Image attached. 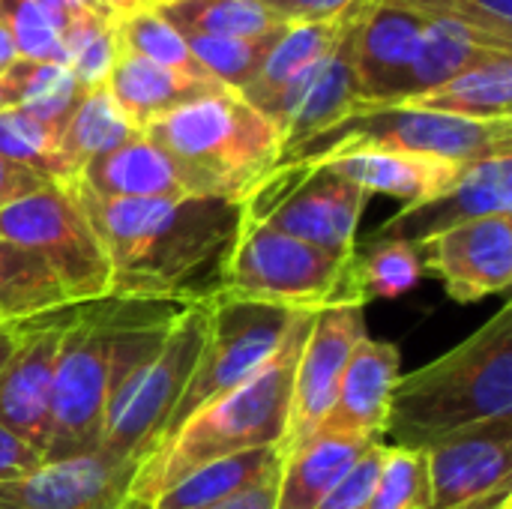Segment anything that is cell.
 <instances>
[{
	"label": "cell",
	"mask_w": 512,
	"mask_h": 509,
	"mask_svg": "<svg viewBox=\"0 0 512 509\" xmlns=\"http://www.w3.org/2000/svg\"><path fill=\"white\" fill-rule=\"evenodd\" d=\"M108 261V297L201 303L219 294L243 204L225 198H99L66 183Z\"/></svg>",
	"instance_id": "1"
},
{
	"label": "cell",
	"mask_w": 512,
	"mask_h": 509,
	"mask_svg": "<svg viewBox=\"0 0 512 509\" xmlns=\"http://www.w3.org/2000/svg\"><path fill=\"white\" fill-rule=\"evenodd\" d=\"M183 306L99 297L75 303L60 339L42 462L93 456L111 399L159 351Z\"/></svg>",
	"instance_id": "2"
},
{
	"label": "cell",
	"mask_w": 512,
	"mask_h": 509,
	"mask_svg": "<svg viewBox=\"0 0 512 509\" xmlns=\"http://www.w3.org/2000/svg\"><path fill=\"white\" fill-rule=\"evenodd\" d=\"M318 312H300L270 363L246 384L192 414L135 471L129 501L153 504L192 471L261 447H282L288 429L294 369Z\"/></svg>",
	"instance_id": "3"
},
{
	"label": "cell",
	"mask_w": 512,
	"mask_h": 509,
	"mask_svg": "<svg viewBox=\"0 0 512 509\" xmlns=\"http://www.w3.org/2000/svg\"><path fill=\"white\" fill-rule=\"evenodd\" d=\"M512 417V303L429 366L399 378L384 435L390 447L435 441Z\"/></svg>",
	"instance_id": "4"
},
{
	"label": "cell",
	"mask_w": 512,
	"mask_h": 509,
	"mask_svg": "<svg viewBox=\"0 0 512 509\" xmlns=\"http://www.w3.org/2000/svg\"><path fill=\"white\" fill-rule=\"evenodd\" d=\"M144 135L177 162L198 198L243 204L282 159L279 129L234 90L189 102Z\"/></svg>",
	"instance_id": "5"
},
{
	"label": "cell",
	"mask_w": 512,
	"mask_h": 509,
	"mask_svg": "<svg viewBox=\"0 0 512 509\" xmlns=\"http://www.w3.org/2000/svg\"><path fill=\"white\" fill-rule=\"evenodd\" d=\"M363 150L420 153L459 165H471L492 156H512V117L465 120L405 105H360L348 117L282 153L279 165H324Z\"/></svg>",
	"instance_id": "6"
},
{
	"label": "cell",
	"mask_w": 512,
	"mask_h": 509,
	"mask_svg": "<svg viewBox=\"0 0 512 509\" xmlns=\"http://www.w3.org/2000/svg\"><path fill=\"white\" fill-rule=\"evenodd\" d=\"M210 324V306L186 303L171 321L159 351L111 399L99 456L111 465H141L168 429V420L195 369Z\"/></svg>",
	"instance_id": "7"
},
{
	"label": "cell",
	"mask_w": 512,
	"mask_h": 509,
	"mask_svg": "<svg viewBox=\"0 0 512 509\" xmlns=\"http://www.w3.org/2000/svg\"><path fill=\"white\" fill-rule=\"evenodd\" d=\"M345 270L348 261L240 219L237 240L222 267L219 294L288 312H321L351 303Z\"/></svg>",
	"instance_id": "8"
},
{
	"label": "cell",
	"mask_w": 512,
	"mask_h": 509,
	"mask_svg": "<svg viewBox=\"0 0 512 509\" xmlns=\"http://www.w3.org/2000/svg\"><path fill=\"white\" fill-rule=\"evenodd\" d=\"M366 192L333 165H276L246 198L243 219L309 243L339 261L357 252Z\"/></svg>",
	"instance_id": "9"
},
{
	"label": "cell",
	"mask_w": 512,
	"mask_h": 509,
	"mask_svg": "<svg viewBox=\"0 0 512 509\" xmlns=\"http://www.w3.org/2000/svg\"><path fill=\"white\" fill-rule=\"evenodd\" d=\"M207 306H210L207 336L195 360V369L183 387V396L168 420L162 444L192 414H198L219 396L231 393L234 387L246 384L255 372H261L270 363V357L279 351L294 318L300 315V312H288L279 306L231 300L222 294H213Z\"/></svg>",
	"instance_id": "10"
},
{
	"label": "cell",
	"mask_w": 512,
	"mask_h": 509,
	"mask_svg": "<svg viewBox=\"0 0 512 509\" xmlns=\"http://www.w3.org/2000/svg\"><path fill=\"white\" fill-rule=\"evenodd\" d=\"M0 240L36 255L72 303L108 297L105 249L66 183L0 207Z\"/></svg>",
	"instance_id": "11"
},
{
	"label": "cell",
	"mask_w": 512,
	"mask_h": 509,
	"mask_svg": "<svg viewBox=\"0 0 512 509\" xmlns=\"http://www.w3.org/2000/svg\"><path fill=\"white\" fill-rule=\"evenodd\" d=\"M426 468V509H495L512 489V417L435 441L426 447Z\"/></svg>",
	"instance_id": "12"
},
{
	"label": "cell",
	"mask_w": 512,
	"mask_h": 509,
	"mask_svg": "<svg viewBox=\"0 0 512 509\" xmlns=\"http://www.w3.org/2000/svg\"><path fill=\"white\" fill-rule=\"evenodd\" d=\"M366 306L342 303L327 306L315 315L309 336L303 342L297 369H294V387H291V408H288V429L285 441L279 447L282 459L306 447L321 420L327 417L342 372L357 348V342L366 336Z\"/></svg>",
	"instance_id": "13"
},
{
	"label": "cell",
	"mask_w": 512,
	"mask_h": 509,
	"mask_svg": "<svg viewBox=\"0 0 512 509\" xmlns=\"http://www.w3.org/2000/svg\"><path fill=\"white\" fill-rule=\"evenodd\" d=\"M72 312L75 303L24 315L18 345L0 369V426L39 453L48 444L60 339Z\"/></svg>",
	"instance_id": "14"
},
{
	"label": "cell",
	"mask_w": 512,
	"mask_h": 509,
	"mask_svg": "<svg viewBox=\"0 0 512 509\" xmlns=\"http://www.w3.org/2000/svg\"><path fill=\"white\" fill-rule=\"evenodd\" d=\"M363 3L348 18L333 48L258 108L279 129L282 153L348 117L360 105V81L354 69V21Z\"/></svg>",
	"instance_id": "15"
},
{
	"label": "cell",
	"mask_w": 512,
	"mask_h": 509,
	"mask_svg": "<svg viewBox=\"0 0 512 509\" xmlns=\"http://www.w3.org/2000/svg\"><path fill=\"white\" fill-rule=\"evenodd\" d=\"M423 270L456 303H480L512 285V216H486L441 231L420 246Z\"/></svg>",
	"instance_id": "16"
},
{
	"label": "cell",
	"mask_w": 512,
	"mask_h": 509,
	"mask_svg": "<svg viewBox=\"0 0 512 509\" xmlns=\"http://www.w3.org/2000/svg\"><path fill=\"white\" fill-rule=\"evenodd\" d=\"M486 216H512V156H492L471 162L456 186L417 207H402L369 240H423Z\"/></svg>",
	"instance_id": "17"
},
{
	"label": "cell",
	"mask_w": 512,
	"mask_h": 509,
	"mask_svg": "<svg viewBox=\"0 0 512 509\" xmlns=\"http://www.w3.org/2000/svg\"><path fill=\"white\" fill-rule=\"evenodd\" d=\"M135 465H111L99 453L42 462L36 471L0 483V509H123Z\"/></svg>",
	"instance_id": "18"
},
{
	"label": "cell",
	"mask_w": 512,
	"mask_h": 509,
	"mask_svg": "<svg viewBox=\"0 0 512 509\" xmlns=\"http://www.w3.org/2000/svg\"><path fill=\"white\" fill-rule=\"evenodd\" d=\"M426 18L396 0H366L354 21V69L360 105L390 99L399 78L417 57ZM357 105V108H360Z\"/></svg>",
	"instance_id": "19"
},
{
	"label": "cell",
	"mask_w": 512,
	"mask_h": 509,
	"mask_svg": "<svg viewBox=\"0 0 512 509\" xmlns=\"http://www.w3.org/2000/svg\"><path fill=\"white\" fill-rule=\"evenodd\" d=\"M402 354L390 342L363 336L342 372L336 399L321 420L318 435H354L381 441L393 390L399 384Z\"/></svg>",
	"instance_id": "20"
},
{
	"label": "cell",
	"mask_w": 512,
	"mask_h": 509,
	"mask_svg": "<svg viewBox=\"0 0 512 509\" xmlns=\"http://www.w3.org/2000/svg\"><path fill=\"white\" fill-rule=\"evenodd\" d=\"M75 180L99 198H198L177 162L144 132L90 159Z\"/></svg>",
	"instance_id": "21"
},
{
	"label": "cell",
	"mask_w": 512,
	"mask_h": 509,
	"mask_svg": "<svg viewBox=\"0 0 512 509\" xmlns=\"http://www.w3.org/2000/svg\"><path fill=\"white\" fill-rule=\"evenodd\" d=\"M324 165H333L345 180L357 183L366 195H390L399 198L405 207H417L423 201L444 195L450 186L459 183V177L468 168L438 156L390 153V150L348 153Z\"/></svg>",
	"instance_id": "22"
},
{
	"label": "cell",
	"mask_w": 512,
	"mask_h": 509,
	"mask_svg": "<svg viewBox=\"0 0 512 509\" xmlns=\"http://www.w3.org/2000/svg\"><path fill=\"white\" fill-rule=\"evenodd\" d=\"M108 90L120 105V111L129 117V123L138 132H144L150 123L162 120L165 114L189 102H198L204 96L225 93L228 87H222L219 81L189 78L183 72L165 69L159 63H150L138 54L117 48V60L108 75Z\"/></svg>",
	"instance_id": "23"
},
{
	"label": "cell",
	"mask_w": 512,
	"mask_h": 509,
	"mask_svg": "<svg viewBox=\"0 0 512 509\" xmlns=\"http://www.w3.org/2000/svg\"><path fill=\"white\" fill-rule=\"evenodd\" d=\"M498 54H512L510 48H501L498 42L471 33L465 27L456 24H444V21H429L417 48L414 63L408 66V72L399 78V84L393 87L390 99L381 105H396L414 96H423L441 84H447L450 78L498 57Z\"/></svg>",
	"instance_id": "24"
},
{
	"label": "cell",
	"mask_w": 512,
	"mask_h": 509,
	"mask_svg": "<svg viewBox=\"0 0 512 509\" xmlns=\"http://www.w3.org/2000/svg\"><path fill=\"white\" fill-rule=\"evenodd\" d=\"M378 444L375 438L318 435L288 459H282L276 480V509H315L330 489Z\"/></svg>",
	"instance_id": "25"
},
{
	"label": "cell",
	"mask_w": 512,
	"mask_h": 509,
	"mask_svg": "<svg viewBox=\"0 0 512 509\" xmlns=\"http://www.w3.org/2000/svg\"><path fill=\"white\" fill-rule=\"evenodd\" d=\"M396 105L453 114L465 120H507L512 105V54H498L450 78L447 84Z\"/></svg>",
	"instance_id": "26"
},
{
	"label": "cell",
	"mask_w": 512,
	"mask_h": 509,
	"mask_svg": "<svg viewBox=\"0 0 512 509\" xmlns=\"http://www.w3.org/2000/svg\"><path fill=\"white\" fill-rule=\"evenodd\" d=\"M282 468V453L279 447H261V450H249L231 459H219L210 462L198 471H192L189 477H183L177 486H171L168 492H162L153 504H144L150 509H201L222 504L252 486H258L261 480L279 474Z\"/></svg>",
	"instance_id": "27"
},
{
	"label": "cell",
	"mask_w": 512,
	"mask_h": 509,
	"mask_svg": "<svg viewBox=\"0 0 512 509\" xmlns=\"http://www.w3.org/2000/svg\"><path fill=\"white\" fill-rule=\"evenodd\" d=\"M363 3V0H360ZM354 3L348 12H342L333 21H309V24H288L285 33L276 39V45L270 48L258 78L240 93L252 108H261L264 102H270L279 90H285L300 72H306L318 57H324L333 42L339 39V33L345 30L348 18L354 15V9L360 6Z\"/></svg>",
	"instance_id": "28"
},
{
	"label": "cell",
	"mask_w": 512,
	"mask_h": 509,
	"mask_svg": "<svg viewBox=\"0 0 512 509\" xmlns=\"http://www.w3.org/2000/svg\"><path fill=\"white\" fill-rule=\"evenodd\" d=\"M0 87L6 93L9 108H21L24 114L48 126L57 138L84 96L69 66L36 63V60H21V57L0 75Z\"/></svg>",
	"instance_id": "29"
},
{
	"label": "cell",
	"mask_w": 512,
	"mask_h": 509,
	"mask_svg": "<svg viewBox=\"0 0 512 509\" xmlns=\"http://www.w3.org/2000/svg\"><path fill=\"white\" fill-rule=\"evenodd\" d=\"M423 258L420 249L405 240H369L366 252H354L348 258V300L366 306L372 300H396L414 291L423 282Z\"/></svg>",
	"instance_id": "30"
},
{
	"label": "cell",
	"mask_w": 512,
	"mask_h": 509,
	"mask_svg": "<svg viewBox=\"0 0 512 509\" xmlns=\"http://www.w3.org/2000/svg\"><path fill=\"white\" fill-rule=\"evenodd\" d=\"M135 135H141V132L129 123V117L120 111V105L114 102V96L105 84V87H96L81 96L72 117L60 129L57 147H60V156L69 162V168L78 177L90 159L111 153L114 147L132 141Z\"/></svg>",
	"instance_id": "31"
},
{
	"label": "cell",
	"mask_w": 512,
	"mask_h": 509,
	"mask_svg": "<svg viewBox=\"0 0 512 509\" xmlns=\"http://www.w3.org/2000/svg\"><path fill=\"white\" fill-rule=\"evenodd\" d=\"M165 18L180 36H231V39H258L288 27L276 12L255 0H171L153 9Z\"/></svg>",
	"instance_id": "32"
},
{
	"label": "cell",
	"mask_w": 512,
	"mask_h": 509,
	"mask_svg": "<svg viewBox=\"0 0 512 509\" xmlns=\"http://www.w3.org/2000/svg\"><path fill=\"white\" fill-rule=\"evenodd\" d=\"M72 303L51 270L30 252L0 240V309L6 318H24Z\"/></svg>",
	"instance_id": "33"
},
{
	"label": "cell",
	"mask_w": 512,
	"mask_h": 509,
	"mask_svg": "<svg viewBox=\"0 0 512 509\" xmlns=\"http://www.w3.org/2000/svg\"><path fill=\"white\" fill-rule=\"evenodd\" d=\"M282 33H285V27L276 33H267V36H258V39L189 33V36H183V42L213 81H219L222 87H228L234 93H243L258 78L270 48L276 45V39Z\"/></svg>",
	"instance_id": "34"
},
{
	"label": "cell",
	"mask_w": 512,
	"mask_h": 509,
	"mask_svg": "<svg viewBox=\"0 0 512 509\" xmlns=\"http://www.w3.org/2000/svg\"><path fill=\"white\" fill-rule=\"evenodd\" d=\"M114 36H117V48L138 54L150 63H159L165 69L183 72L189 78H201V81H213L201 63L192 57V51L186 48L183 36L165 21L159 18L153 9H135L126 15H117L114 21Z\"/></svg>",
	"instance_id": "35"
},
{
	"label": "cell",
	"mask_w": 512,
	"mask_h": 509,
	"mask_svg": "<svg viewBox=\"0 0 512 509\" xmlns=\"http://www.w3.org/2000/svg\"><path fill=\"white\" fill-rule=\"evenodd\" d=\"M0 156L39 174L48 183H72L75 171L60 156L57 135L21 108L0 111Z\"/></svg>",
	"instance_id": "36"
},
{
	"label": "cell",
	"mask_w": 512,
	"mask_h": 509,
	"mask_svg": "<svg viewBox=\"0 0 512 509\" xmlns=\"http://www.w3.org/2000/svg\"><path fill=\"white\" fill-rule=\"evenodd\" d=\"M117 15H72L63 27V51L66 66L81 87L90 93L108 84V75L117 60V36H114Z\"/></svg>",
	"instance_id": "37"
},
{
	"label": "cell",
	"mask_w": 512,
	"mask_h": 509,
	"mask_svg": "<svg viewBox=\"0 0 512 509\" xmlns=\"http://www.w3.org/2000/svg\"><path fill=\"white\" fill-rule=\"evenodd\" d=\"M0 24L9 30L21 60L66 66L63 24L42 0H0Z\"/></svg>",
	"instance_id": "38"
},
{
	"label": "cell",
	"mask_w": 512,
	"mask_h": 509,
	"mask_svg": "<svg viewBox=\"0 0 512 509\" xmlns=\"http://www.w3.org/2000/svg\"><path fill=\"white\" fill-rule=\"evenodd\" d=\"M429 507V468L426 450L384 444L381 468L369 509H426Z\"/></svg>",
	"instance_id": "39"
},
{
	"label": "cell",
	"mask_w": 512,
	"mask_h": 509,
	"mask_svg": "<svg viewBox=\"0 0 512 509\" xmlns=\"http://www.w3.org/2000/svg\"><path fill=\"white\" fill-rule=\"evenodd\" d=\"M396 3L414 9L426 21H444V24L465 27V30L480 33V36L498 42L501 48L512 51V21H501L498 15L486 12L483 6H477L471 0H396Z\"/></svg>",
	"instance_id": "40"
},
{
	"label": "cell",
	"mask_w": 512,
	"mask_h": 509,
	"mask_svg": "<svg viewBox=\"0 0 512 509\" xmlns=\"http://www.w3.org/2000/svg\"><path fill=\"white\" fill-rule=\"evenodd\" d=\"M381 453H384V441L372 444L363 453V459L330 489V495L315 509H369L378 468H381Z\"/></svg>",
	"instance_id": "41"
},
{
	"label": "cell",
	"mask_w": 512,
	"mask_h": 509,
	"mask_svg": "<svg viewBox=\"0 0 512 509\" xmlns=\"http://www.w3.org/2000/svg\"><path fill=\"white\" fill-rule=\"evenodd\" d=\"M255 3L267 6L288 24H309V21H333L360 0H255Z\"/></svg>",
	"instance_id": "42"
},
{
	"label": "cell",
	"mask_w": 512,
	"mask_h": 509,
	"mask_svg": "<svg viewBox=\"0 0 512 509\" xmlns=\"http://www.w3.org/2000/svg\"><path fill=\"white\" fill-rule=\"evenodd\" d=\"M42 465V453L24 444L18 435H12L6 426H0V483L18 480Z\"/></svg>",
	"instance_id": "43"
},
{
	"label": "cell",
	"mask_w": 512,
	"mask_h": 509,
	"mask_svg": "<svg viewBox=\"0 0 512 509\" xmlns=\"http://www.w3.org/2000/svg\"><path fill=\"white\" fill-rule=\"evenodd\" d=\"M42 186H48V180H42L39 174H33V171H27L21 165H12L9 159L0 156V207L24 198V195L36 192V189H42Z\"/></svg>",
	"instance_id": "44"
},
{
	"label": "cell",
	"mask_w": 512,
	"mask_h": 509,
	"mask_svg": "<svg viewBox=\"0 0 512 509\" xmlns=\"http://www.w3.org/2000/svg\"><path fill=\"white\" fill-rule=\"evenodd\" d=\"M276 480H279V474H273V477L261 480L258 486H252V489H246V492H240V495H234V498H228V501H222V504H213V507H201V509H276ZM123 509H150V507L129 501Z\"/></svg>",
	"instance_id": "45"
},
{
	"label": "cell",
	"mask_w": 512,
	"mask_h": 509,
	"mask_svg": "<svg viewBox=\"0 0 512 509\" xmlns=\"http://www.w3.org/2000/svg\"><path fill=\"white\" fill-rule=\"evenodd\" d=\"M57 18H60V24L66 27V21L72 18V15H117L105 0H42Z\"/></svg>",
	"instance_id": "46"
},
{
	"label": "cell",
	"mask_w": 512,
	"mask_h": 509,
	"mask_svg": "<svg viewBox=\"0 0 512 509\" xmlns=\"http://www.w3.org/2000/svg\"><path fill=\"white\" fill-rule=\"evenodd\" d=\"M21 327H24V318H6V321H0V369L6 366V360L15 351L18 336H21Z\"/></svg>",
	"instance_id": "47"
},
{
	"label": "cell",
	"mask_w": 512,
	"mask_h": 509,
	"mask_svg": "<svg viewBox=\"0 0 512 509\" xmlns=\"http://www.w3.org/2000/svg\"><path fill=\"white\" fill-rule=\"evenodd\" d=\"M18 60V51H15V42H12V36H9V30L0 24V75L12 66Z\"/></svg>",
	"instance_id": "48"
},
{
	"label": "cell",
	"mask_w": 512,
	"mask_h": 509,
	"mask_svg": "<svg viewBox=\"0 0 512 509\" xmlns=\"http://www.w3.org/2000/svg\"><path fill=\"white\" fill-rule=\"evenodd\" d=\"M477 6H483L486 12L498 15L501 21H512V0H471Z\"/></svg>",
	"instance_id": "49"
},
{
	"label": "cell",
	"mask_w": 512,
	"mask_h": 509,
	"mask_svg": "<svg viewBox=\"0 0 512 509\" xmlns=\"http://www.w3.org/2000/svg\"><path fill=\"white\" fill-rule=\"evenodd\" d=\"M117 15H126V12H135V9H147L144 0H105Z\"/></svg>",
	"instance_id": "50"
},
{
	"label": "cell",
	"mask_w": 512,
	"mask_h": 509,
	"mask_svg": "<svg viewBox=\"0 0 512 509\" xmlns=\"http://www.w3.org/2000/svg\"><path fill=\"white\" fill-rule=\"evenodd\" d=\"M162 3H171V0H144L147 9H156V6H162Z\"/></svg>",
	"instance_id": "51"
},
{
	"label": "cell",
	"mask_w": 512,
	"mask_h": 509,
	"mask_svg": "<svg viewBox=\"0 0 512 509\" xmlns=\"http://www.w3.org/2000/svg\"><path fill=\"white\" fill-rule=\"evenodd\" d=\"M3 108H9V102H6V93H3V87H0V111Z\"/></svg>",
	"instance_id": "52"
},
{
	"label": "cell",
	"mask_w": 512,
	"mask_h": 509,
	"mask_svg": "<svg viewBox=\"0 0 512 509\" xmlns=\"http://www.w3.org/2000/svg\"><path fill=\"white\" fill-rule=\"evenodd\" d=\"M495 509H512V498H507V501H501V504H498V507Z\"/></svg>",
	"instance_id": "53"
},
{
	"label": "cell",
	"mask_w": 512,
	"mask_h": 509,
	"mask_svg": "<svg viewBox=\"0 0 512 509\" xmlns=\"http://www.w3.org/2000/svg\"><path fill=\"white\" fill-rule=\"evenodd\" d=\"M0 321H6V315H3V309H0Z\"/></svg>",
	"instance_id": "54"
}]
</instances>
